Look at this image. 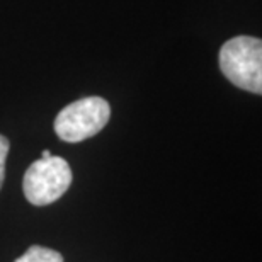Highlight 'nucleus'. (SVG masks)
I'll list each match as a JSON object with an SVG mask.
<instances>
[{"instance_id": "nucleus-1", "label": "nucleus", "mask_w": 262, "mask_h": 262, "mask_svg": "<svg viewBox=\"0 0 262 262\" xmlns=\"http://www.w3.org/2000/svg\"><path fill=\"white\" fill-rule=\"evenodd\" d=\"M220 70L235 87L262 92V41L252 36H237L222 46Z\"/></svg>"}, {"instance_id": "nucleus-2", "label": "nucleus", "mask_w": 262, "mask_h": 262, "mask_svg": "<svg viewBox=\"0 0 262 262\" xmlns=\"http://www.w3.org/2000/svg\"><path fill=\"white\" fill-rule=\"evenodd\" d=\"M111 116L106 99L92 96L68 104L55 118V133L68 143H78L102 131Z\"/></svg>"}, {"instance_id": "nucleus-3", "label": "nucleus", "mask_w": 262, "mask_h": 262, "mask_svg": "<svg viewBox=\"0 0 262 262\" xmlns=\"http://www.w3.org/2000/svg\"><path fill=\"white\" fill-rule=\"evenodd\" d=\"M72 179L73 174L68 162L51 155L50 159H39L29 165L23 179V191L31 204L46 206L65 194Z\"/></svg>"}, {"instance_id": "nucleus-4", "label": "nucleus", "mask_w": 262, "mask_h": 262, "mask_svg": "<svg viewBox=\"0 0 262 262\" xmlns=\"http://www.w3.org/2000/svg\"><path fill=\"white\" fill-rule=\"evenodd\" d=\"M15 262H63V255L56 250L41 247V245H33L24 255L15 259Z\"/></svg>"}, {"instance_id": "nucleus-5", "label": "nucleus", "mask_w": 262, "mask_h": 262, "mask_svg": "<svg viewBox=\"0 0 262 262\" xmlns=\"http://www.w3.org/2000/svg\"><path fill=\"white\" fill-rule=\"evenodd\" d=\"M9 148H10L9 140L4 135H0V189H2L5 181V162H7Z\"/></svg>"}, {"instance_id": "nucleus-6", "label": "nucleus", "mask_w": 262, "mask_h": 262, "mask_svg": "<svg viewBox=\"0 0 262 262\" xmlns=\"http://www.w3.org/2000/svg\"><path fill=\"white\" fill-rule=\"evenodd\" d=\"M51 154H50V150H43V155H41V159H50Z\"/></svg>"}]
</instances>
